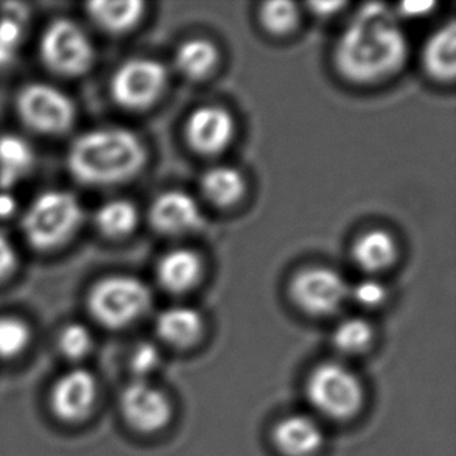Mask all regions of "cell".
<instances>
[{
	"label": "cell",
	"instance_id": "30",
	"mask_svg": "<svg viewBox=\"0 0 456 456\" xmlns=\"http://www.w3.org/2000/svg\"><path fill=\"white\" fill-rule=\"evenodd\" d=\"M352 295L355 297V301L364 307H376L385 301L387 289L379 281L364 279L352 289Z\"/></svg>",
	"mask_w": 456,
	"mask_h": 456
},
{
	"label": "cell",
	"instance_id": "1",
	"mask_svg": "<svg viewBox=\"0 0 456 456\" xmlns=\"http://www.w3.org/2000/svg\"><path fill=\"white\" fill-rule=\"evenodd\" d=\"M407 37L382 4L362 6L335 49V62L347 80L372 83L395 74L407 58Z\"/></svg>",
	"mask_w": 456,
	"mask_h": 456
},
{
	"label": "cell",
	"instance_id": "4",
	"mask_svg": "<svg viewBox=\"0 0 456 456\" xmlns=\"http://www.w3.org/2000/svg\"><path fill=\"white\" fill-rule=\"evenodd\" d=\"M151 304L149 287L131 276H110L94 285L87 307L108 329H122L139 320Z\"/></svg>",
	"mask_w": 456,
	"mask_h": 456
},
{
	"label": "cell",
	"instance_id": "19",
	"mask_svg": "<svg viewBox=\"0 0 456 456\" xmlns=\"http://www.w3.org/2000/svg\"><path fill=\"white\" fill-rule=\"evenodd\" d=\"M143 8L141 0L91 2L87 4V14L102 30L120 35L136 27L142 19Z\"/></svg>",
	"mask_w": 456,
	"mask_h": 456
},
{
	"label": "cell",
	"instance_id": "3",
	"mask_svg": "<svg viewBox=\"0 0 456 456\" xmlns=\"http://www.w3.org/2000/svg\"><path fill=\"white\" fill-rule=\"evenodd\" d=\"M83 208L74 193L47 191L33 200L22 216L25 240L37 251L66 245L80 229Z\"/></svg>",
	"mask_w": 456,
	"mask_h": 456
},
{
	"label": "cell",
	"instance_id": "33",
	"mask_svg": "<svg viewBox=\"0 0 456 456\" xmlns=\"http://www.w3.org/2000/svg\"><path fill=\"white\" fill-rule=\"evenodd\" d=\"M433 8V4H405L402 5V12L411 16V14H424V12H430Z\"/></svg>",
	"mask_w": 456,
	"mask_h": 456
},
{
	"label": "cell",
	"instance_id": "24",
	"mask_svg": "<svg viewBox=\"0 0 456 456\" xmlns=\"http://www.w3.org/2000/svg\"><path fill=\"white\" fill-rule=\"evenodd\" d=\"M97 228L110 239H122L130 235L139 223V212L134 204L118 198L103 204L95 216Z\"/></svg>",
	"mask_w": 456,
	"mask_h": 456
},
{
	"label": "cell",
	"instance_id": "15",
	"mask_svg": "<svg viewBox=\"0 0 456 456\" xmlns=\"http://www.w3.org/2000/svg\"><path fill=\"white\" fill-rule=\"evenodd\" d=\"M158 281L167 291L184 293L197 284L203 264L189 248H176L164 254L158 264Z\"/></svg>",
	"mask_w": 456,
	"mask_h": 456
},
{
	"label": "cell",
	"instance_id": "13",
	"mask_svg": "<svg viewBox=\"0 0 456 456\" xmlns=\"http://www.w3.org/2000/svg\"><path fill=\"white\" fill-rule=\"evenodd\" d=\"M150 222L162 234H187L203 224V216L189 193L167 191L154 198L150 208Z\"/></svg>",
	"mask_w": 456,
	"mask_h": 456
},
{
	"label": "cell",
	"instance_id": "9",
	"mask_svg": "<svg viewBox=\"0 0 456 456\" xmlns=\"http://www.w3.org/2000/svg\"><path fill=\"white\" fill-rule=\"evenodd\" d=\"M290 293L299 307L312 314H335L346 297L349 287L338 273L324 266H314L297 273L291 281Z\"/></svg>",
	"mask_w": 456,
	"mask_h": 456
},
{
	"label": "cell",
	"instance_id": "7",
	"mask_svg": "<svg viewBox=\"0 0 456 456\" xmlns=\"http://www.w3.org/2000/svg\"><path fill=\"white\" fill-rule=\"evenodd\" d=\"M16 110L25 126L47 136L70 130L77 118L72 99L45 83H31L22 87L16 97Z\"/></svg>",
	"mask_w": 456,
	"mask_h": 456
},
{
	"label": "cell",
	"instance_id": "8",
	"mask_svg": "<svg viewBox=\"0 0 456 456\" xmlns=\"http://www.w3.org/2000/svg\"><path fill=\"white\" fill-rule=\"evenodd\" d=\"M167 86V70L159 61L133 58L125 61L111 78L112 99L126 110H145L153 105Z\"/></svg>",
	"mask_w": 456,
	"mask_h": 456
},
{
	"label": "cell",
	"instance_id": "32",
	"mask_svg": "<svg viewBox=\"0 0 456 456\" xmlns=\"http://www.w3.org/2000/svg\"><path fill=\"white\" fill-rule=\"evenodd\" d=\"M18 208L16 200L8 191H0V218H10L14 216Z\"/></svg>",
	"mask_w": 456,
	"mask_h": 456
},
{
	"label": "cell",
	"instance_id": "27",
	"mask_svg": "<svg viewBox=\"0 0 456 456\" xmlns=\"http://www.w3.org/2000/svg\"><path fill=\"white\" fill-rule=\"evenodd\" d=\"M299 12L297 6L289 0H274L266 2L260 10L262 24L265 25L266 30L284 35L297 25Z\"/></svg>",
	"mask_w": 456,
	"mask_h": 456
},
{
	"label": "cell",
	"instance_id": "25",
	"mask_svg": "<svg viewBox=\"0 0 456 456\" xmlns=\"http://www.w3.org/2000/svg\"><path fill=\"white\" fill-rule=\"evenodd\" d=\"M333 345L343 354H358L370 346L372 339V327L362 318H349L339 322L333 330Z\"/></svg>",
	"mask_w": 456,
	"mask_h": 456
},
{
	"label": "cell",
	"instance_id": "21",
	"mask_svg": "<svg viewBox=\"0 0 456 456\" xmlns=\"http://www.w3.org/2000/svg\"><path fill=\"white\" fill-rule=\"evenodd\" d=\"M201 191L210 203L226 208L240 200L245 191V181L232 167H212L201 178Z\"/></svg>",
	"mask_w": 456,
	"mask_h": 456
},
{
	"label": "cell",
	"instance_id": "31",
	"mask_svg": "<svg viewBox=\"0 0 456 456\" xmlns=\"http://www.w3.org/2000/svg\"><path fill=\"white\" fill-rule=\"evenodd\" d=\"M18 266V254L12 241L0 234V281L12 276Z\"/></svg>",
	"mask_w": 456,
	"mask_h": 456
},
{
	"label": "cell",
	"instance_id": "2",
	"mask_svg": "<svg viewBox=\"0 0 456 456\" xmlns=\"http://www.w3.org/2000/svg\"><path fill=\"white\" fill-rule=\"evenodd\" d=\"M147 151L137 134L126 128H97L70 145L68 167L78 183L112 185L125 183L142 170Z\"/></svg>",
	"mask_w": 456,
	"mask_h": 456
},
{
	"label": "cell",
	"instance_id": "11",
	"mask_svg": "<svg viewBox=\"0 0 456 456\" xmlns=\"http://www.w3.org/2000/svg\"><path fill=\"white\" fill-rule=\"evenodd\" d=\"M97 382L89 370H69L56 380L50 393L53 413L64 422H80L93 411Z\"/></svg>",
	"mask_w": 456,
	"mask_h": 456
},
{
	"label": "cell",
	"instance_id": "5",
	"mask_svg": "<svg viewBox=\"0 0 456 456\" xmlns=\"http://www.w3.org/2000/svg\"><path fill=\"white\" fill-rule=\"evenodd\" d=\"M308 401L320 413L333 419H349L363 403L358 377L339 363H322L307 380Z\"/></svg>",
	"mask_w": 456,
	"mask_h": 456
},
{
	"label": "cell",
	"instance_id": "16",
	"mask_svg": "<svg viewBox=\"0 0 456 456\" xmlns=\"http://www.w3.org/2000/svg\"><path fill=\"white\" fill-rule=\"evenodd\" d=\"M156 332L168 345L187 347L203 332V318L193 308H167L156 321Z\"/></svg>",
	"mask_w": 456,
	"mask_h": 456
},
{
	"label": "cell",
	"instance_id": "10",
	"mask_svg": "<svg viewBox=\"0 0 456 456\" xmlns=\"http://www.w3.org/2000/svg\"><path fill=\"white\" fill-rule=\"evenodd\" d=\"M125 419L137 432L154 433L172 418L170 401L159 388L143 380L128 385L120 397Z\"/></svg>",
	"mask_w": 456,
	"mask_h": 456
},
{
	"label": "cell",
	"instance_id": "29",
	"mask_svg": "<svg viewBox=\"0 0 456 456\" xmlns=\"http://www.w3.org/2000/svg\"><path fill=\"white\" fill-rule=\"evenodd\" d=\"M160 364V354L158 347L150 343H142L137 346L133 357H131V368L137 376H149L158 370Z\"/></svg>",
	"mask_w": 456,
	"mask_h": 456
},
{
	"label": "cell",
	"instance_id": "26",
	"mask_svg": "<svg viewBox=\"0 0 456 456\" xmlns=\"http://www.w3.org/2000/svg\"><path fill=\"white\" fill-rule=\"evenodd\" d=\"M30 327L14 316H0V358H14L28 347Z\"/></svg>",
	"mask_w": 456,
	"mask_h": 456
},
{
	"label": "cell",
	"instance_id": "17",
	"mask_svg": "<svg viewBox=\"0 0 456 456\" xmlns=\"http://www.w3.org/2000/svg\"><path fill=\"white\" fill-rule=\"evenodd\" d=\"M35 164V151L24 137L18 134L0 136V189L10 191L30 173Z\"/></svg>",
	"mask_w": 456,
	"mask_h": 456
},
{
	"label": "cell",
	"instance_id": "23",
	"mask_svg": "<svg viewBox=\"0 0 456 456\" xmlns=\"http://www.w3.org/2000/svg\"><path fill=\"white\" fill-rule=\"evenodd\" d=\"M216 45L203 37H193L181 44L175 55V66L189 78H203L216 68Z\"/></svg>",
	"mask_w": 456,
	"mask_h": 456
},
{
	"label": "cell",
	"instance_id": "12",
	"mask_svg": "<svg viewBox=\"0 0 456 456\" xmlns=\"http://www.w3.org/2000/svg\"><path fill=\"white\" fill-rule=\"evenodd\" d=\"M234 118L218 106H203L185 122V137L198 153L216 154L228 147L234 136Z\"/></svg>",
	"mask_w": 456,
	"mask_h": 456
},
{
	"label": "cell",
	"instance_id": "14",
	"mask_svg": "<svg viewBox=\"0 0 456 456\" xmlns=\"http://www.w3.org/2000/svg\"><path fill=\"white\" fill-rule=\"evenodd\" d=\"M273 441L287 456H312L324 443V433L312 418L304 414H291L273 430Z\"/></svg>",
	"mask_w": 456,
	"mask_h": 456
},
{
	"label": "cell",
	"instance_id": "20",
	"mask_svg": "<svg viewBox=\"0 0 456 456\" xmlns=\"http://www.w3.org/2000/svg\"><path fill=\"white\" fill-rule=\"evenodd\" d=\"M395 239L380 229H372L360 235L352 247L354 260L364 272L385 270L395 262Z\"/></svg>",
	"mask_w": 456,
	"mask_h": 456
},
{
	"label": "cell",
	"instance_id": "28",
	"mask_svg": "<svg viewBox=\"0 0 456 456\" xmlns=\"http://www.w3.org/2000/svg\"><path fill=\"white\" fill-rule=\"evenodd\" d=\"M60 351L69 360H81L93 349V335L83 324H68L58 338Z\"/></svg>",
	"mask_w": 456,
	"mask_h": 456
},
{
	"label": "cell",
	"instance_id": "22",
	"mask_svg": "<svg viewBox=\"0 0 456 456\" xmlns=\"http://www.w3.org/2000/svg\"><path fill=\"white\" fill-rule=\"evenodd\" d=\"M28 12L20 4H6L0 14V70L12 66L24 43Z\"/></svg>",
	"mask_w": 456,
	"mask_h": 456
},
{
	"label": "cell",
	"instance_id": "18",
	"mask_svg": "<svg viewBox=\"0 0 456 456\" xmlns=\"http://www.w3.org/2000/svg\"><path fill=\"white\" fill-rule=\"evenodd\" d=\"M424 66L438 80H452L456 72V25L435 31L424 47Z\"/></svg>",
	"mask_w": 456,
	"mask_h": 456
},
{
	"label": "cell",
	"instance_id": "34",
	"mask_svg": "<svg viewBox=\"0 0 456 456\" xmlns=\"http://www.w3.org/2000/svg\"><path fill=\"white\" fill-rule=\"evenodd\" d=\"M339 6H343L341 2H321V4H312V8L318 14H330V12L338 10Z\"/></svg>",
	"mask_w": 456,
	"mask_h": 456
},
{
	"label": "cell",
	"instance_id": "6",
	"mask_svg": "<svg viewBox=\"0 0 456 456\" xmlns=\"http://www.w3.org/2000/svg\"><path fill=\"white\" fill-rule=\"evenodd\" d=\"M44 64L62 77H80L93 68L94 45L85 30L69 19H56L39 41Z\"/></svg>",
	"mask_w": 456,
	"mask_h": 456
}]
</instances>
